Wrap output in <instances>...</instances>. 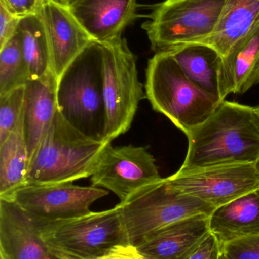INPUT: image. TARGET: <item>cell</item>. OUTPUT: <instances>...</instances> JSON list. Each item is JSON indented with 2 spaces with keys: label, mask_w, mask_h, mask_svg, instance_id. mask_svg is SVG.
Masks as SVG:
<instances>
[{
  "label": "cell",
  "mask_w": 259,
  "mask_h": 259,
  "mask_svg": "<svg viewBox=\"0 0 259 259\" xmlns=\"http://www.w3.org/2000/svg\"><path fill=\"white\" fill-rule=\"evenodd\" d=\"M58 80L52 71L24 86L23 131L29 160L58 111Z\"/></svg>",
  "instance_id": "obj_16"
},
{
  "label": "cell",
  "mask_w": 259,
  "mask_h": 259,
  "mask_svg": "<svg viewBox=\"0 0 259 259\" xmlns=\"http://www.w3.org/2000/svg\"><path fill=\"white\" fill-rule=\"evenodd\" d=\"M167 52L193 83L224 101L220 90L223 56L217 50L196 42L178 46Z\"/></svg>",
  "instance_id": "obj_19"
},
{
  "label": "cell",
  "mask_w": 259,
  "mask_h": 259,
  "mask_svg": "<svg viewBox=\"0 0 259 259\" xmlns=\"http://www.w3.org/2000/svg\"><path fill=\"white\" fill-rule=\"evenodd\" d=\"M39 228L50 253L61 259L100 258L117 246L130 245L120 204Z\"/></svg>",
  "instance_id": "obj_5"
},
{
  "label": "cell",
  "mask_w": 259,
  "mask_h": 259,
  "mask_svg": "<svg viewBox=\"0 0 259 259\" xmlns=\"http://www.w3.org/2000/svg\"><path fill=\"white\" fill-rule=\"evenodd\" d=\"M187 137L188 152L180 171L255 164L259 158V108L224 100Z\"/></svg>",
  "instance_id": "obj_1"
},
{
  "label": "cell",
  "mask_w": 259,
  "mask_h": 259,
  "mask_svg": "<svg viewBox=\"0 0 259 259\" xmlns=\"http://www.w3.org/2000/svg\"><path fill=\"white\" fill-rule=\"evenodd\" d=\"M0 3L19 18L39 14L43 6L38 0H0Z\"/></svg>",
  "instance_id": "obj_27"
},
{
  "label": "cell",
  "mask_w": 259,
  "mask_h": 259,
  "mask_svg": "<svg viewBox=\"0 0 259 259\" xmlns=\"http://www.w3.org/2000/svg\"><path fill=\"white\" fill-rule=\"evenodd\" d=\"M259 21V0H227L214 33L203 44L225 56Z\"/></svg>",
  "instance_id": "obj_20"
},
{
  "label": "cell",
  "mask_w": 259,
  "mask_h": 259,
  "mask_svg": "<svg viewBox=\"0 0 259 259\" xmlns=\"http://www.w3.org/2000/svg\"><path fill=\"white\" fill-rule=\"evenodd\" d=\"M163 179L147 148L106 146L91 177L92 186L114 193L125 202L141 189Z\"/></svg>",
  "instance_id": "obj_10"
},
{
  "label": "cell",
  "mask_w": 259,
  "mask_h": 259,
  "mask_svg": "<svg viewBox=\"0 0 259 259\" xmlns=\"http://www.w3.org/2000/svg\"><path fill=\"white\" fill-rule=\"evenodd\" d=\"M53 259H61V258H56V257H55V256H54V258H53Z\"/></svg>",
  "instance_id": "obj_34"
},
{
  "label": "cell",
  "mask_w": 259,
  "mask_h": 259,
  "mask_svg": "<svg viewBox=\"0 0 259 259\" xmlns=\"http://www.w3.org/2000/svg\"><path fill=\"white\" fill-rule=\"evenodd\" d=\"M258 83L259 21L223 57L222 99L231 94H244Z\"/></svg>",
  "instance_id": "obj_17"
},
{
  "label": "cell",
  "mask_w": 259,
  "mask_h": 259,
  "mask_svg": "<svg viewBox=\"0 0 259 259\" xmlns=\"http://www.w3.org/2000/svg\"><path fill=\"white\" fill-rule=\"evenodd\" d=\"M108 194L101 187L73 183L26 184L4 199L13 201L38 225H44L90 214L91 205Z\"/></svg>",
  "instance_id": "obj_9"
},
{
  "label": "cell",
  "mask_w": 259,
  "mask_h": 259,
  "mask_svg": "<svg viewBox=\"0 0 259 259\" xmlns=\"http://www.w3.org/2000/svg\"><path fill=\"white\" fill-rule=\"evenodd\" d=\"M28 164L21 115L10 135L0 144V199L9 197L25 185Z\"/></svg>",
  "instance_id": "obj_21"
},
{
  "label": "cell",
  "mask_w": 259,
  "mask_h": 259,
  "mask_svg": "<svg viewBox=\"0 0 259 259\" xmlns=\"http://www.w3.org/2000/svg\"><path fill=\"white\" fill-rule=\"evenodd\" d=\"M210 233L209 216H194L153 233L135 247L145 259H185Z\"/></svg>",
  "instance_id": "obj_15"
},
{
  "label": "cell",
  "mask_w": 259,
  "mask_h": 259,
  "mask_svg": "<svg viewBox=\"0 0 259 259\" xmlns=\"http://www.w3.org/2000/svg\"><path fill=\"white\" fill-rule=\"evenodd\" d=\"M101 45L104 140L112 142L130 129L144 92L138 80L136 57L126 39L122 37Z\"/></svg>",
  "instance_id": "obj_7"
},
{
  "label": "cell",
  "mask_w": 259,
  "mask_h": 259,
  "mask_svg": "<svg viewBox=\"0 0 259 259\" xmlns=\"http://www.w3.org/2000/svg\"><path fill=\"white\" fill-rule=\"evenodd\" d=\"M129 243L138 246L151 234L197 215H211L215 208L172 187L166 178L120 202Z\"/></svg>",
  "instance_id": "obj_6"
},
{
  "label": "cell",
  "mask_w": 259,
  "mask_h": 259,
  "mask_svg": "<svg viewBox=\"0 0 259 259\" xmlns=\"http://www.w3.org/2000/svg\"><path fill=\"white\" fill-rule=\"evenodd\" d=\"M227 0H165L155 5L143 29L155 53L200 42L214 33Z\"/></svg>",
  "instance_id": "obj_8"
},
{
  "label": "cell",
  "mask_w": 259,
  "mask_h": 259,
  "mask_svg": "<svg viewBox=\"0 0 259 259\" xmlns=\"http://www.w3.org/2000/svg\"><path fill=\"white\" fill-rule=\"evenodd\" d=\"M166 179L173 188L215 208L259 188V172L254 164L178 170Z\"/></svg>",
  "instance_id": "obj_11"
},
{
  "label": "cell",
  "mask_w": 259,
  "mask_h": 259,
  "mask_svg": "<svg viewBox=\"0 0 259 259\" xmlns=\"http://www.w3.org/2000/svg\"><path fill=\"white\" fill-rule=\"evenodd\" d=\"M17 32L21 38L29 81L52 71L50 47L41 15L36 14L21 18Z\"/></svg>",
  "instance_id": "obj_22"
},
{
  "label": "cell",
  "mask_w": 259,
  "mask_h": 259,
  "mask_svg": "<svg viewBox=\"0 0 259 259\" xmlns=\"http://www.w3.org/2000/svg\"><path fill=\"white\" fill-rule=\"evenodd\" d=\"M20 19L0 3V47L16 33Z\"/></svg>",
  "instance_id": "obj_28"
},
{
  "label": "cell",
  "mask_w": 259,
  "mask_h": 259,
  "mask_svg": "<svg viewBox=\"0 0 259 259\" xmlns=\"http://www.w3.org/2000/svg\"><path fill=\"white\" fill-rule=\"evenodd\" d=\"M53 1L59 3V4L63 5V6H68L73 0H53Z\"/></svg>",
  "instance_id": "obj_30"
},
{
  "label": "cell",
  "mask_w": 259,
  "mask_h": 259,
  "mask_svg": "<svg viewBox=\"0 0 259 259\" xmlns=\"http://www.w3.org/2000/svg\"><path fill=\"white\" fill-rule=\"evenodd\" d=\"M91 39L106 44L123 37L139 16L138 0H73L68 6Z\"/></svg>",
  "instance_id": "obj_13"
},
{
  "label": "cell",
  "mask_w": 259,
  "mask_h": 259,
  "mask_svg": "<svg viewBox=\"0 0 259 259\" xmlns=\"http://www.w3.org/2000/svg\"><path fill=\"white\" fill-rule=\"evenodd\" d=\"M0 252L8 259H53L38 224L19 205L0 199Z\"/></svg>",
  "instance_id": "obj_14"
},
{
  "label": "cell",
  "mask_w": 259,
  "mask_h": 259,
  "mask_svg": "<svg viewBox=\"0 0 259 259\" xmlns=\"http://www.w3.org/2000/svg\"><path fill=\"white\" fill-rule=\"evenodd\" d=\"M102 56L101 44L90 42L59 77L56 92L58 111L64 118L99 141H105L106 127Z\"/></svg>",
  "instance_id": "obj_4"
},
{
  "label": "cell",
  "mask_w": 259,
  "mask_h": 259,
  "mask_svg": "<svg viewBox=\"0 0 259 259\" xmlns=\"http://www.w3.org/2000/svg\"><path fill=\"white\" fill-rule=\"evenodd\" d=\"M38 1L43 6V5L45 4L47 2H48L49 0H38Z\"/></svg>",
  "instance_id": "obj_32"
},
{
  "label": "cell",
  "mask_w": 259,
  "mask_h": 259,
  "mask_svg": "<svg viewBox=\"0 0 259 259\" xmlns=\"http://www.w3.org/2000/svg\"><path fill=\"white\" fill-rule=\"evenodd\" d=\"M97 259H145L132 245L119 246L114 248L109 253Z\"/></svg>",
  "instance_id": "obj_29"
},
{
  "label": "cell",
  "mask_w": 259,
  "mask_h": 259,
  "mask_svg": "<svg viewBox=\"0 0 259 259\" xmlns=\"http://www.w3.org/2000/svg\"><path fill=\"white\" fill-rule=\"evenodd\" d=\"M221 245L210 233L185 259H220Z\"/></svg>",
  "instance_id": "obj_26"
},
{
  "label": "cell",
  "mask_w": 259,
  "mask_h": 259,
  "mask_svg": "<svg viewBox=\"0 0 259 259\" xmlns=\"http://www.w3.org/2000/svg\"><path fill=\"white\" fill-rule=\"evenodd\" d=\"M145 94L155 112L186 135L205 122L222 101L193 83L169 52L149 59Z\"/></svg>",
  "instance_id": "obj_3"
},
{
  "label": "cell",
  "mask_w": 259,
  "mask_h": 259,
  "mask_svg": "<svg viewBox=\"0 0 259 259\" xmlns=\"http://www.w3.org/2000/svg\"><path fill=\"white\" fill-rule=\"evenodd\" d=\"M209 229L220 245L259 236V188L216 208L209 216Z\"/></svg>",
  "instance_id": "obj_18"
},
{
  "label": "cell",
  "mask_w": 259,
  "mask_h": 259,
  "mask_svg": "<svg viewBox=\"0 0 259 259\" xmlns=\"http://www.w3.org/2000/svg\"><path fill=\"white\" fill-rule=\"evenodd\" d=\"M24 87L0 95V144L8 138L22 115Z\"/></svg>",
  "instance_id": "obj_24"
},
{
  "label": "cell",
  "mask_w": 259,
  "mask_h": 259,
  "mask_svg": "<svg viewBox=\"0 0 259 259\" xmlns=\"http://www.w3.org/2000/svg\"><path fill=\"white\" fill-rule=\"evenodd\" d=\"M29 81L21 38L16 33L0 47V95L24 87Z\"/></svg>",
  "instance_id": "obj_23"
},
{
  "label": "cell",
  "mask_w": 259,
  "mask_h": 259,
  "mask_svg": "<svg viewBox=\"0 0 259 259\" xmlns=\"http://www.w3.org/2000/svg\"><path fill=\"white\" fill-rule=\"evenodd\" d=\"M39 14L50 47L51 71L59 80L71 62L94 40L68 6L49 0L43 5Z\"/></svg>",
  "instance_id": "obj_12"
},
{
  "label": "cell",
  "mask_w": 259,
  "mask_h": 259,
  "mask_svg": "<svg viewBox=\"0 0 259 259\" xmlns=\"http://www.w3.org/2000/svg\"><path fill=\"white\" fill-rule=\"evenodd\" d=\"M0 259H8L7 257L3 253V252H0Z\"/></svg>",
  "instance_id": "obj_31"
},
{
  "label": "cell",
  "mask_w": 259,
  "mask_h": 259,
  "mask_svg": "<svg viewBox=\"0 0 259 259\" xmlns=\"http://www.w3.org/2000/svg\"><path fill=\"white\" fill-rule=\"evenodd\" d=\"M109 143L85 135L57 111L29 160L26 184L73 183L90 178Z\"/></svg>",
  "instance_id": "obj_2"
},
{
  "label": "cell",
  "mask_w": 259,
  "mask_h": 259,
  "mask_svg": "<svg viewBox=\"0 0 259 259\" xmlns=\"http://www.w3.org/2000/svg\"><path fill=\"white\" fill-rule=\"evenodd\" d=\"M255 167H256L257 170L259 172V158L258 161H256V163L255 164Z\"/></svg>",
  "instance_id": "obj_33"
},
{
  "label": "cell",
  "mask_w": 259,
  "mask_h": 259,
  "mask_svg": "<svg viewBox=\"0 0 259 259\" xmlns=\"http://www.w3.org/2000/svg\"><path fill=\"white\" fill-rule=\"evenodd\" d=\"M220 259H259V236L224 243Z\"/></svg>",
  "instance_id": "obj_25"
}]
</instances>
